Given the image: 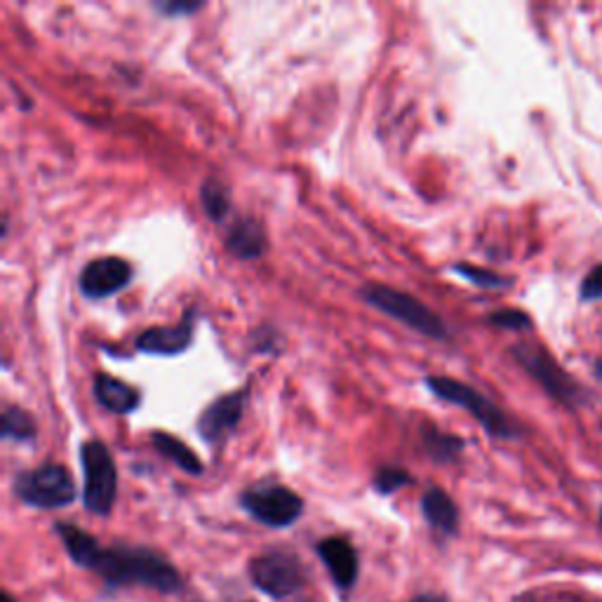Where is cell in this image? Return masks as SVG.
I'll use <instances>...</instances> for the list:
<instances>
[{
    "mask_svg": "<svg viewBox=\"0 0 602 602\" xmlns=\"http://www.w3.org/2000/svg\"><path fill=\"white\" fill-rule=\"evenodd\" d=\"M55 532L73 565L97 574L111 591L128 586L154 589L162 595L184 591L179 570L156 549L132 544L101 546L90 532L71 523H55Z\"/></svg>",
    "mask_w": 602,
    "mask_h": 602,
    "instance_id": "6da1fadb",
    "label": "cell"
},
{
    "mask_svg": "<svg viewBox=\"0 0 602 602\" xmlns=\"http://www.w3.org/2000/svg\"><path fill=\"white\" fill-rule=\"evenodd\" d=\"M253 586L276 602H285L297 598L306 584L308 572L302 563V557L293 551H266L250 560L247 565Z\"/></svg>",
    "mask_w": 602,
    "mask_h": 602,
    "instance_id": "7a4b0ae2",
    "label": "cell"
},
{
    "mask_svg": "<svg viewBox=\"0 0 602 602\" xmlns=\"http://www.w3.org/2000/svg\"><path fill=\"white\" fill-rule=\"evenodd\" d=\"M363 299L372 308H377V310H382V314L401 320L403 325H407L412 329H417L420 335H424L428 339L445 342L450 337V327L443 323V318L435 314L433 308H428L417 297L401 293V289L372 283L363 289Z\"/></svg>",
    "mask_w": 602,
    "mask_h": 602,
    "instance_id": "3957f363",
    "label": "cell"
},
{
    "mask_svg": "<svg viewBox=\"0 0 602 602\" xmlns=\"http://www.w3.org/2000/svg\"><path fill=\"white\" fill-rule=\"evenodd\" d=\"M82 504L99 517H109L118 496V471L109 447L101 441L80 445Z\"/></svg>",
    "mask_w": 602,
    "mask_h": 602,
    "instance_id": "277c9868",
    "label": "cell"
},
{
    "mask_svg": "<svg viewBox=\"0 0 602 602\" xmlns=\"http://www.w3.org/2000/svg\"><path fill=\"white\" fill-rule=\"evenodd\" d=\"M14 496L22 504L40 511L67 509L76 502V483L67 466L43 464L14 475Z\"/></svg>",
    "mask_w": 602,
    "mask_h": 602,
    "instance_id": "5b68a950",
    "label": "cell"
},
{
    "mask_svg": "<svg viewBox=\"0 0 602 602\" xmlns=\"http://www.w3.org/2000/svg\"><path fill=\"white\" fill-rule=\"evenodd\" d=\"M426 386L435 398L452 403L456 407L473 414L475 422L481 424L494 438H515L517 426L506 417L502 407H496L481 391L471 388L464 382H456L450 377H426Z\"/></svg>",
    "mask_w": 602,
    "mask_h": 602,
    "instance_id": "8992f818",
    "label": "cell"
},
{
    "mask_svg": "<svg viewBox=\"0 0 602 602\" xmlns=\"http://www.w3.org/2000/svg\"><path fill=\"white\" fill-rule=\"evenodd\" d=\"M240 506L253 521L274 530L293 527L304 515L302 496L278 483H259L247 487L240 494Z\"/></svg>",
    "mask_w": 602,
    "mask_h": 602,
    "instance_id": "52a82bcc",
    "label": "cell"
},
{
    "mask_svg": "<svg viewBox=\"0 0 602 602\" xmlns=\"http://www.w3.org/2000/svg\"><path fill=\"white\" fill-rule=\"evenodd\" d=\"M511 351L515 361L544 386L549 396H553L555 401L570 407L581 403V396H584V393H581V388L570 379L568 372H563V367L551 361V356L544 348H539L534 344H517Z\"/></svg>",
    "mask_w": 602,
    "mask_h": 602,
    "instance_id": "ba28073f",
    "label": "cell"
},
{
    "mask_svg": "<svg viewBox=\"0 0 602 602\" xmlns=\"http://www.w3.org/2000/svg\"><path fill=\"white\" fill-rule=\"evenodd\" d=\"M132 278V266L120 257H101L90 261L78 276V287L82 297L92 302L107 299L120 293Z\"/></svg>",
    "mask_w": 602,
    "mask_h": 602,
    "instance_id": "9c48e42d",
    "label": "cell"
},
{
    "mask_svg": "<svg viewBox=\"0 0 602 602\" xmlns=\"http://www.w3.org/2000/svg\"><path fill=\"white\" fill-rule=\"evenodd\" d=\"M316 553L327 568L335 589L342 595H348L353 586H356L361 572V557L356 546H353L346 536H327L316 544Z\"/></svg>",
    "mask_w": 602,
    "mask_h": 602,
    "instance_id": "30bf717a",
    "label": "cell"
},
{
    "mask_svg": "<svg viewBox=\"0 0 602 602\" xmlns=\"http://www.w3.org/2000/svg\"><path fill=\"white\" fill-rule=\"evenodd\" d=\"M247 403V391H231L224 393L215 403L207 405L198 420V433L203 435L205 443H219L231 433L240 420H243V409Z\"/></svg>",
    "mask_w": 602,
    "mask_h": 602,
    "instance_id": "8fae6325",
    "label": "cell"
},
{
    "mask_svg": "<svg viewBox=\"0 0 602 602\" xmlns=\"http://www.w3.org/2000/svg\"><path fill=\"white\" fill-rule=\"evenodd\" d=\"M196 327V310H186L177 325H162L141 332L137 337V351L149 353V356H179L191 346Z\"/></svg>",
    "mask_w": 602,
    "mask_h": 602,
    "instance_id": "7c38bea8",
    "label": "cell"
},
{
    "mask_svg": "<svg viewBox=\"0 0 602 602\" xmlns=\"http://www.w3.org/2000/svg\"><path fill=\"white\" fill-rule=\"evenodd\" d=\"M226 250L240 261L259 259L266 253L264 226L253 217L238 219L226 234Z\"/></svg>",
    "mask_w": 602,
    "mask_h": 602,
    "instance_id": "4fadbf2b",
    "label": "cell"
},
{
    "mask_svg": "<svg viewBox=\"0 0 602 602\" xmlns=\"http://www.w3.org/2000/svg\"><path fill=\"white\" fill-rule=\"evenodd\" d=\"M422 513L431 530L443 536H454L460 532V509L452 496L441 487H428L422 496Z\"/></svg>",
    "mask_w": 602,
    "mask_h": 602,
    "instance_id": "5bb4252c",
    "label": "cell"
},
{
    "mask_svg": "<svg viewBox=\"0 0 602 602\" xmlns=\"http://www.w3.org/2000/svg\"><path fill=\"white\" fill-rule=\"evenodd\" d=\"M95 398L103 409H109L114 414H132L141 403L139 391L135 386L111 375L95 377Z\"/></svg>",
    "mask_w": 602,
    "mask_h": 602,
    "instance_id": "9a60e30c",
    "label": "cell"
},
{
    "mask_svg": "<svg viewBox=\"0 0 602 602\" xmlns=\"http://www.w3.org/2000/svg\"><path fill=\"white\" fill-rule=\"evenodd\" d=\"M151 443L165 456V460H170L184 473H191V475L203 473V462L198 460L196 452L189 445H184L179 438H175V435L165 433V431H154Z\"/></svg>",
    "mask_w": 602,
    "mask_h": 602,
    "instance_id": "2e32d148",
    "label": "cell"
},
{
    "mask_svg": "<svg viewBox=\"0 0 602 602\" xmlns=\"http://www.w3.org/2000/svg\"><path fill=\"white\" fill-rule=\"evenodd\" d=\"M422 441H424V447H426L431 460L438 462V464L456 462V460H460L462 450H464L462 438H456V435H450V433H443L441 428H435V426L424 428Z\"/></svg>",
    "mask_w": 602,
    "mask_h": 602,
    "instance_id": "e0dca14e",
    "label": "cell"
},
{
    "mask_svg": "<svg viewBox=\"0 0 602 602\" xmlns=\"http://www.w3.org/2000/svg\"><path fill=\"white\" fill-rule=\"evenodd\" d=\"M200 205L205 215L219 224L231 213V191H228V186L217 177L205 179L200 186Z\"/></svg>",
    "mask_w": 602,
    "mask_h": 602,
    "instance_id": "ac0fdd59",
    "label": "cell"
},
{
    "mask_svg": "<svg viewBox=\"0 0 602 602\" xmlns=\"http://www.w3.org/2000/svg\"><path fill=\"white\" fill-rule=\"evenodd\" d=\"M0 435L6 441H17V443H29L36 438V422L31 414L17 405H6L3 414H0Z\"/></svg>",
    "mask_w": 602,
    "mask_h": 602,
    "instance_id": "d6986e66",
    "label": "cell"
},
{
    "mask_svg": "<svg viewBox=\"0 0 602 602\" xmlns=\"http://www.w3.org/2000/svg\"><path fill=\"white\" fill-rule=\"evenodd\" d=\"M412 483H414V477L405 468H398V466H382L375 473V481H372V485H375V490L382 496H388V494L398 492L401 487L412 485Z\"/></svg>",
    "mask_w": 602,
    "mask_h": 602,
    "instance_id": "ffe728a7",
    "label": "cell"
},
{
    "mask_svg": "<svg viewBox=\"0 0 602 602\" xmlns=\"http://www.w3.org/2000/svg\"><path fill=\"white\" fill-rule=\"evenodd\" d=\"M454 272L460 274L462 278L471 280L473 285H481V287H506L509 280L496 276L492 272H485V268H475V266H468V264H454Z\"/></svg>",
    "mask_w": 602,
    "mask_h": 602,
    "instance_id": "44dd1931",
    "label": "cell"
},
{
    "mask_svg": "<svg viewBox=\"0 0 602 602\" xmlns=\"http://www.w3.org/2000/svg\"><path fill=\"white\" fill-rule=\"evenodd\" d=\"M487 320H490V325L502 327V329H530L532 327L530 316H525L523 310H515V308L496 310V314H492Z\"/></svg>",
    "mask_w": 602,
    "mask_h": 602,
    "instance_id": "7402d4cb",
    "label": "cell"
},
{
    "mask_svg": "<svg viewBox=\"0 0 602 602\" xmlns=\"http://www.w3.org/2000/svg\"><path fill=\"white\" fill-rule=\"evenodd\" d=\"M581 297H584L586 302L602 299V264L595 266L593 272L586 276L584 285H581Z\"/></svg>",
    "mask_w": 602,
    "mask_h": 602,
    "instance_id": "603a6c76",
    "label": "cell"
},
{
    "mask_svg": "<svg viewBox=\"0 0 602 602\" xmlns=\"http://www.w3.org/2000/svg\"><path fill=\"white\" fill-rule=\"evenodd\" d=\"M156 8L162 14H191V12H198L203 3H175V0H170V3H156Z\"/></svg>",
    "mask_w": 602,
    "mask_h": 602,
    "instance_id": "cb8c5ba5",
    "label": "cell"
},
{
    "mask_svg": "<svg viewBox=\"0 0 602 602\" xmlns=\"http://www.w3.org/2000/svg\"><path fill=\"white\" fill-rule=\"evenodd\" d=\"M409 602H450V600L441 593H420V595H414Z\"/></svg>",
    "mask_w": 602,
    "mask_h": 602,
    "instance_id": "d4e9b609",
    "label": "cell"
},
{
    "mask_svg": "<svg viewBox=\"0 0 602 602\" xmlns=\"http://www.w3.org/2000/svg\"><path fill=\"white\" fill-rule=\"evenodd\" d=\"M3 602H17V600L12 598V593H10V591H6V593H3Z\"/></svg>",
    "mask_w": 602,
    "mask_h": 602,
    "instance_id": "484cf974",
    "label": "cell"
},
{
    "mask_svg": "<svg viewBox=\"0 0 602 602\" xmlns=\"http://www.w3.org/2000/svg\"><path fill=\"white\" fill-rule=\"evenodd\" d=\"M598 372H600V377H602V363H600V365H598Z\"/></svg>",
    "mask_w": 602,
    "mask_h": 602,
    "instance_id": "4316f807",
    "label": "cell"
},
{
    "mask_svg": "<svg viewBox=\"0 0 602 602\" xmlns=\"http://www.w3.org/2000/svg\"><path fill=\"white\" fill-rule=\"evenodd\" d=\"M600 527H602V511H600Z\"/></svg>",
    "mask_w": 602,
    "mask_h": 602,
    "instance_id": "83f0119b",
    "label": "cell"
}]
</instances>
